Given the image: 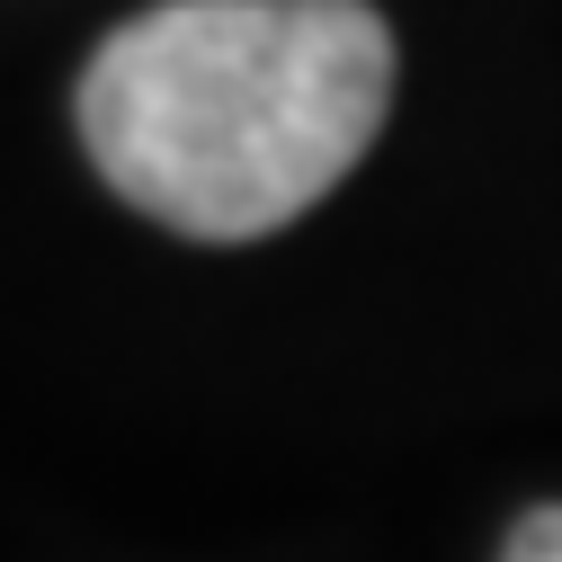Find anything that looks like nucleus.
Segmentation results:
<instances>
[{"label":"nucleus","mask_w":562,"mask_h":562,"mask_svg":"<svg viewBox=\"0 0 562 562\" xmlns=\"http://www.w3.org/2000/svg\"><path fill=\"white\" fill-rule=\"evenodd\" d=\"M99 179L188 241H268L375 153L393 27L367 0H161L72 90Z\"/></svg>","instance_id":"obj_1"},{"label":"nucleus","mask_w":562,"mask_h":562,"mask_svg":"<svg viewBox=\"0 0 562 562\" xmlns=\"http://www.w3.org/2000/svg\"><path fill=\"white\" fill-rule=\"evenodd\" d=\"M501 562H562V501L527 509V518L501 536Z\"/></svg>","instance_id":"obj_2"}]
</instances>
